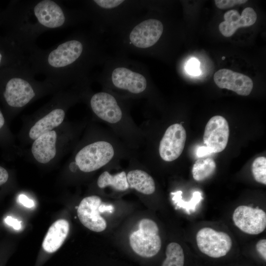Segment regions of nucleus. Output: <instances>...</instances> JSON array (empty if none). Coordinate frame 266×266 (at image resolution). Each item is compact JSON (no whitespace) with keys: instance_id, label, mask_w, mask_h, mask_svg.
Masks as SVG:
<instances>
[{"instance_id":"1","label":"nucleus","mask_w":266,"mask_h":266,"mask_svg":"<svg viewBox=\"0 0 266 266\" xmlns=\"http://www.w3.org/2000/svg\"><path fill=\"white\" fill-rule=\"evenodd\" d=\"M101 37L92 28L79 30L48 49L37 47L27 54V60L35 74L53 84L86 86L91 70L109 56Z\"/></svg>"},{"instance_id":"2","label":"nucleus","mask_w":266,"mask_h":266,"mask_svg":"<svg viewBox=\"0 0 266 266\" xmlns=\"http://www.w3.org/2000/svg\"><path fill=\"white\" fill-rule=\"evenodd\" d=\"M8 19L9 38L27 55L38 47L36 39L44 32L89 21L84 9L68 8L56 0L14 1L9 9Z\"/></svg>"},{"instance_id":"3","label":"nucleus","mask_w":266,"mask_h":266,"mask_svg":"<svg viewBox=\"0 0 266 266\" xmlns=\"http://www.w3.org/2000/svg\"><path fill=\"white\" fill-rule=\"evenodd\" d=\"M108 56L101 73L96 77L104 88L119 97L146 98L150 80L146 67L141 63L119 52Z\"/></svg>"},{"instance_id":"4","label":"nucleus","mask_w":266,"mask_h":266,"mask_svg":"<svg viewBox=\"0 0 266 266\" xmlns=\"http://www.w3.org/2000/svg\"><path fill=\"white\" fill-rule=\"evenodd\" d=\"M92 28L99 33L117 35L146 12L148 2L133 0H91L81 1Z\"/></svg>"},{"instance_id":"5","label":"nucleus","mask_w":266,"mask_h":266,"mask_svg":"<svg viewBox=\"0 0 266 266\" xmlns=\"http://www.w3.org/2000/svg\"><path fill=\"white\" fill-rule=\"evenodd\" d=\"M35 74L29 63L9 67L0 71V81L3 82V96L7 104L12 108H21L33 100L39 90L51 86L46 80H35Z\"/></svg>"},{"instance_id":"6","label":"nucleus","mask_w":266,"mask_h":266,"mask_svg":"<svg viewBox=\"0 0 266 266\" xmlns=\"http://www.w3.org/2000/svg\"><path fill=\"white\" fill-rule=\"evenodd\" d=\"M138 229L130 235V245L138 256L149 258L156 255L161 249L162 241L159 228L154 221L142 219L138 223Z\"/></svg>"},{"instance_id":"7","label":"nucleus","mask_w":266,"mask_h":266,"mask_svg":"<svg viewBox=\"0 0 266 266\" xmlns=\"http://www.w3.org/2000/svg\"><path fill=\"white\" fill-rule=\"evenodd\" d=\"M114 155L115 149L110 142L97 141L87 145L77 152L75 164L83 172H92L108 164Z\"/></svg>"},{"instance_id":"8","label":"nucleus","mask_w":266,"mask_h":266,"mask_svg":"<svg viewBox=\"0 0 266 266\" xmlns=\"http://www.w3.org/2000/svg\"><path fill=\"white\" fill-rule=\"evenodd\" d=\"M89 104L98 118L110 124L119 123L125 115V109L119 97L106 90L93 94Z\"/></svg>"},{"instance_id":"9","label":"nucleus","mask_w":266,"mask_h":266,"mask_svg":"<svg viewBox=\"0 0 266 266\" xmlns=\"http://www.w3.org/2000/svg\"><path fill=\"white\" fill-rule=\"evenodd\" d=\"M196 241L199 250L202 253L214 258L226 255L233 244L232 238L228 234L209 227L203 228L198 232Z\"/></svg>"},{"instance_id":"10","label":"nucleus","mask_w":266,"mask_h":266,"mask_svg":"<svg viewBox=\"0 0 266 266\" xmlns=\"http://www.w3.org/2000/svg\"><path fill=\"white\" fill-rule=\"evenodd\" d=\"M233 220L239 230L249 234H258L266 227V213L259 207L240 205L234 210Z\"/></svg>"},{"instance_id":"11","label":"nucleus","mask_w":266,"mask_h":266,"mask_svg":"<svg viewBox=\"0 0 266 266\" xmlns=\"http://www.w3.org/2000/svg\"><path fill=\"white\" fill-rule=\"evenodd\" d=\"M186 139V132L182 124L169 126L165 132L159 144V153L166 162L176 160L182 154Z\"/></svg>"},{"instance_id":"12","label":"nucleus","mask_w":266,"mask_h":266,"mask_svg":"<svg viewBox=\"0 0 266 266\" xmlns=\"http://www.w3.org/2000/svg\"><path fill=\"white\" fill-rule=\"evenodd\" d=\"M229 126L226 119L222 116L211 117L205 127L203 139L206 147L211 153L223 151L228 144Z\"/></svg>"},{"instance_id":"13","label":"nucleus","mask_w":266,"mask_h":266,"mask_svg":"<svg viewBox=\"0 0 266 266\" xmlns=\"http://www.w3.org/2000/svg\"><path fill=\"white\" fill-rule=\"evenodd\" d=\"M101 203L99 196H89L81 201L77 208V215L81 223L95 232L103 231L107 226L105 220L100 215L99 210Z\"/></svg>"},{"instance_id":"14","label":"nucleus","mask_w":266,"mask_h":266,"mask_svg":"<svg viewBox=\"0 0 266 266\" xmlns=\"http://www.w3.org/2000/svg\"><path fill=\"white\" fill-rule=\"evenodd\" d=\"M213 78L220 88L232 90L241 96L249 95L253 87L249 77L229 69H219L215 73Z\"/></svg>"},{"instance_id":"15","label":"nucleus","mask_w":266,"mask_h":266,"mask_svg":"<svg viewBox=\"0 0 266 266\" xmlns=\"http://www.w3.org/2000/svg\"><path fill=\"white\" fill-rule=\"evenodd\" d=\"M257 17L256 12L251 7L244 9L241 15L236 10H230L224 14L225 21L219 24V29L224 36L230 37L239 28L252 26Z\"/></svg>"},{"instance_id":"16","label":"nucleus","mask_w":266,"mask_h":266,"mask_svg":"<svg viewBox=\"0 0 266 266\" xmlns=\"http://www.w3.org/2000/svg\"><path fill=\"white\" fill-rule=\"evenodd\" d=\"M57 137L56 132L51 131L34 140L32 147V153L37 162L46 164L55 157Z\"/></svg>"},{"instance_id":"17","label":"nucleus","mask_w":266,"mask_h":266,"mask_svg":"<svg viewBox=\"0 0 266 266\" xmlns=\"http://www.w3.org/2000/svg\"><path fill=\"white\" fill-rule=\"evenodd\" d=\"M65 117V111L63 108L52 109L31 128L29 133L30 138L35 140L43 134L51 131L62 124Z\"/></svg>"},{"instance_id":"18","label":"nucleus","mask_w":266,"mask_h":266,"mask_svg":"<svg viewBox=\"0 0 266 266\" xmlns=\"http://www.w3.org/2000/svg\"><path fill=\"white\" fill-rule=\"evenodd\" d=\"M69 230L68 222L65 219L55 221L49 228L42 243L43 249L48 253L57 251L66 239Z\"/></svg>"},{"instance_id":"19","label":"nucleus","mask_w":266,"mask_h":266,"mask_svg":"<svg viewBox=\"0 0 266 266\" xmlns=\"http://www.w3.org/2000/svg\"><path fill=\"white\" fill-rule=\"evenodd\" d=\"M129 188L144 195H151L156 189L152 177L146 171L139 169L130 170L127 174Z\"/></svg>"},{"instance_id":"20","label":"nucleus","mask_w":266,"mask_h":266,"mask_svg":"<svg viewBox=\"0 0 266 266\" xmlns=\"http://www.w3.org/2000/svg\"><path fill=\"white\" fill-rule=\"evenodd\" d=\"M97 184L100 188L110 186L118 191H125L130 188L127 174L125 171L112 175L108 171H105L99 176Z\"/></svg>"},{"instance_id":"21","label":"nucleus","mask_w":266,"mask_h":266,"mask_svg":"<svg viewBox=\"0 0 266 266\" xmlns=\"http://www.w3.org/2000/svg\"><path fill=\"white\" fill-rule=\"evenodd\" d=\"M216 168V163L213 159H199L195 162L192 168L193 178L197 181L204 180L211 176Z\"/></svg>"},{"instance_id":"22","label":"nucleus","mask_w":266,"mask_h":266,"mask_svg":"<svg viewBox=\"0 0 266 266\" xmlns=\"http://www.w3.org/2000/svg\"><path fill=\"white\" fill-rule=\"evenodd\" d=\"M166 258L161 266H184L185 256L181 245L176 242H171L166 247Z\"/></svg>"},{"instance_id":"23","label":"nucleus","mask_w":266,"mask_h":266,"mask_svg":"<svg viewBox=\"0 0 266 266\" xmlns=\"http://www.w3.org/2000/svg\"><path fill=\"white\" fill-rule=\"evenodd\" d=\"M182 193L181 191L171 193L173 195L172 200L177 206L182 208L188 214H190L191 211L195 210L197 205L200 202L202 198L201 193L199 191L195 192L191 200L187 202L182 200Z\"/></svg>"},{"instance_id":"24","label":"nucleus","mask_w":266,"mask_h":266,"mask_svg":"<svg viewBox=\"0 0 266 266\" xmlns=\"http://www.w3.org/2000/svg\"><path fill=\"white\" fill-rule=\"evenodd\" d=\"M251 170L255 180L261 184H266V158H257L253 162Z\"/></svg>"},{"instance_id":"25","label":"nucleus","mask_w":266,"mask_h":266,"mask_svg":"<svg viewBox=\"0 0 266 266\" xmlns=\"http://www.w3.org/2000/svg\"><path fill=\"white\" fill-rule=\"evenodd\" d=\"M200 66V63L197 59L191 58L187 62L185 68L189 74L193 76H198L201 73Z\"/></svg>"},{"instance_id":"26","label":"nucleus","mask_w":266,"mask_h":266,"mask_svg":"<svg viewBox=\"0 0 266 266\" xmlns=\"http://www.w3.org/2000/svg\"><path fill=\"white\" fill-rule=\"evenodd\" d=\"M245 0H215L216 6L221 9H227L236 4H243L247 2Z\"/></svg>"},{"instance_id":"27","label":"nucleus","mask_w":266,"mask_h":266,"mask_svg":"<svg viewBox=\"0 0 266 266\" xmlns=\"http://www.w3.org/2000/svg\"><path fill=\"white\" fill-rule=\"evenodd\" d=\"M256 249L259 254L265 261L266 260V240L262 239L259 240L256 245Z\"/></svg>"},{"instance_id":"28","label":"nucleus","mask_w":266,"mask_h":266,"mask_svg":"<svg viewBox=\"0 0 266 266\" xmlns=\"http://www.w3.org/2000/svg\"><path fill=\"white\" fill-rule=\"evenodd\" d=\"M5 222L14 229L18 230L21 228V222L11 216H7L5 218Z\"/></svg>"},{"instance_id":"29","label":"nucleus","mask_w":266,"mask_h":266,"mask_svg":"<svg viewBox=\"0 0 266 266\" xmlns=\"http://www.w3.org/2000/svg\"><path fill=\"white\" fill-rule=\"evenodd\" d=\"M18 201L28 208L33 207L34 205V202L33 200L29 199L26 196L23 194L19 196Z\"/></svg>"},{"instance_id":"30","label":"nucleus","mask_w":266,"mask_h":266,"mask_svg":"<svg viewBox=\"0 0 266 266\" xmlns=\"http://www.w3.org/2000/svg\"><path fill=\"white\" fill-rule=\"evenodd\" d=\"M100 213L104 212L112 213L114 211V207L111 204H107L102 202L99 207Z\"/></svg>"},{"instance_id":"31","label":"nucleus","mask_w":266,"mask_h":266,"mask_svg":"<svg viewBox=\"0 0 266 266\" xmlns=\"http://www.w3.org/2000/svg\"><path fill=\"white\" fill-rule=\"evenodd\" d=\"M8 173L3 167L0 166V185L5 183L8 178Z\"/></svg>"},{"instance_id":"32","label":"nucleus","mask_w":266,"mask_h":266,"mask_svg":"<svg viewBox=\"0 0 266 266\" xmlns=\"http://www.w3.org/2000/svg\"><path fill=\"white\" fill-rule=\"evenodd\" d=\"M210 153H212L208 148L206 146H202L199 148L197 152V155L198 157H202Z\"/></svg>"},{"instance_id":"33","label":"nucleus","mask_w":266,"mask_h":266,"mask_svg":"<svg viewBox=\"0 0 266 266\" xmlns=\"http://www.w3.org/2000/svg\"><path fill=\"white\" fill-rule=\"evenodd\" d=\"M4 123V119L3 116L0 110V129H1L3 126Z\"/></svg>"},{"instance_id":"34","label":"nucleus","mask_w":266,"mask_h":266,"mask_svg":"<svg viewBox=\"0 0 266 266\" xmlns=\"http://www.w3.org/2000/svg\"><path fill=\"white\" fill-rule=\"evenodd\" d=\"M225 58V57H223V58H222L223 59H224Z\"/></svg>"}]
</instances>
